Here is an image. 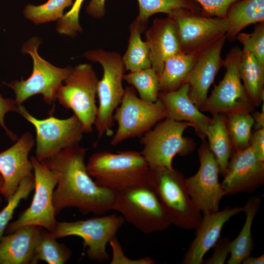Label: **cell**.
<instances>
[{
  "instance_id": "cell-1",
  "label": "cell",
  "mask_w": 264,
  "mask_h": 264,
  "mask_svg": "<svg viewBox=\"0 0 264 264\" xmlns=\"http://www.w3.org/2000/svg\"><path fill=\"white\" fill-rule=\"evenodd\" d=\"M88 150L76 145L42 161L58 174L53 194L56 216L69 207L84 215H102L113 209L116 191L97 185L91 178L85 163Z\"/></svg>"
},
{
  "instance_id": "cell-2",
  "label": "cell",
  "mask_w": 264,
  "mask_h": 264,
  "mask_svg": "<svg viewBox=\"0 0 264 264\" xmlns=\"http://www.w3.org/2000/svg\"><path fill=\"white\" fill-rule=\"evenodd\" d=\"M86 167L97 185L115 191L148 181L149 164L135 151L97 152L89 157Z\"/></svg>"
},
{
  "instance_id": "cell-3",
  "label": "cell",
  "mask_w": 264,
  "mask_h": 264,
  "mask_svg": "<svg viewBox=\"0 0 264 264\" xmlns=\"http://www.w3.org/2000/svg\"><path fill=\"white\" fill-rule=\"evenodd\" d=\"M83 55L88 60L99 63L103 70V76L98 83L99 104L94 124L99 140L105 134H112L113 114L125 92L122 82L126 69L122 57L116 51L92 49L86 51Z\"/></svg>"
},
{
  "instance_id": "cell-4",
  "label": "cell",
  "mask_w": 264,
  "mask_h": 264,
  "mask_svg": "<svg viewBox=\"0 0 264 264\" xmlns=\"http://www.w3.org/2000/svg\"><path fill=\"white\" fill-rule=\"evenodd\" d=\"M112 210L146 234L164 231L172 224L149 181L116 191Z\"/></svg>"
},
{
  "instance_id": "cell-5",
  "label": "cell",
  "mask_w": 264,
  "mask_h": 264,
  "mask_svg": "<svg viewBox=\"0 0 264 264\" xmlns=\"http://www.w3.org/2000/svg\"><path fill=\"white\" fill-rule=\"evenodd\" d=\"M148 181L156 192L171 223L184 229H196L201 212L189 196L183 175L167 168H150Z\"/></svg>"
},
{
  "instance_id": "cell-6",
  "label": "cell",
  "mask_w": 264,
  "mask_h": 264,
  "mask_svg": "<svg viewBox=\"0 0 264 264\" xmlns=\"http://www.w3.org/2000/svg\"><path fill=\"white\" fill-rule=\"evenodd\" d=\"M41 39L33 37L22 45V53L30 55L33 61V70L26 79L14 80L4 83L15 94V102L18 106L29 98L36 94H42L44 101L52 105L56 100L58 89L70 73L72 67H59L44 59L39 55L38 49Z\"/></svg>"
},
{
  "instance_id": "cell-7",
  "label": "cell",
  "mask_w": 264,
  "mask_h": 264,
  "mask_svg": "<svg viewBox=\"0 0 264 264\" xmlns=\"http://www.w3.org/2000/svg\"><path fill=\"white\" fill-rule=\"evenodd\" d=\"M193 125L168 118L157 123L145 133L140 141V152L150 168H173L176 155L185 156L194 150L196 145L191 138L183 136L185 131Z\"/></svg>"
},
{
  "instance_id": "cell-8",
  "label": "cell",
  "mask_w": 264,
  "mask_h": 264,
  "mask_svg": "<svg viewBox=\"0 0 264 264\" xmlns=\"http://www.w3.org/2000/svg\"><path fill=\"white\" fill-rule=\"evenodd\" d=\"M98 81L90 64H80L72 67L57 92L56 100L73 111L84 133L93 131L97 110L95 98Z\"/></svg>"
},
{
  "instance_id": "cell-9",
  "label": "cell",
  "mask_w": 264,
  "mask_h": 264,
  "mask_svg": "<svg viewBox=\"0 0 264 264\" xmlns=\"http://www.w3.org/2000/svg\"><path fill=\"white\" fill-rule=\"evenodd\" d=\"M167 116L165 107L160 99L154 102L146 101L137 96L133 87H127L113 114L118 128L110 144L115 146L129 138L141 137Z\"/></svg>"
},
{
  "instance_id": "cell-10",
  "label": "cell",
  "mask_w": 264,
  "mask_h": 264,
  "mask_svg": "<svg viewBox=\"0 0 264 264\" xmlns=\"http://www.w3.org/2000/svg\"><path fill=\"white\" fill-rule=\"evenodd\" d=\"M30 159L35 181L32 200L16 220L9 223L4 235L29 225L40 226L50 232L56 227L57 221L53 204V194L58 182V174L35 156H31Z\"/></svg>"
},
{
  "instance_id": "cell-11",
  "label": "cell",
  "mask_w": 264,
  "mask_h": 264,
  "mask_svg": "<svg viewBox=\"0 0 264 264\" xmlns=\"http://www.w3.org/2000/svg\"><path fill=\"white\" fill-rule=\"evenodd\" d=\"M124 220L122 216L112 214L75 221H57L50 233L57 239L71 236L81 238L88 258L103 263L110 258L107 243L116 236Z\"/></svg>"
},
{
  "instance_id": "cell-12",
  "label": "cell",
  "mask_w": 264,
  "mask_h": 264,
  "mask_svg": "<svg viewBox=\"0 0 264 264\" xmlns=\"http://www.w3.org/2000/svg\"><path fill=\"white\" fill-rule=\"evenodd\" d=\"M242 49L232 47L223 60L226 72L223 79L215 86L202 108L212 115L227 114L236 112H252L255 106L247 94L241 82L239 63Z\"/></svg>"
},
{
  "instance_id": "cell-13",
  "label": "cell",
  "mask_w": 264,
  "mask_h": 264,
  "mask_svg": "<svg viewBox=\"0 0 264 264\" xmlns=\"http://www.w3.org/2000/svg\"><path fill=\"white\" fill-rule=\"evenodd\" d=\"M20 113L35 128L36 132L35 157L42 161L67 147L78 145L84 133L75 114L66 119L53 116L39 119L31 115L22 105Z\"/></svg>"
},
{
  "instance_id": "cell-14",
  "label": "cell",
  "mask_w": 264,
  "mask_h": 264,
  "mask_svg": "<svg viewBox=\"0 0 264 264\" xmlns=\"http://www.w3.org/2000/svg\"><path fill=\"white\" fill-rule=\"evenodd\" d=\"M175 23L182 51L199 52L225 35L226 18L209 16L203 12L178 8L167 15Z\"/></svg>"
},
{
  "instance_id": "cell-15",
  "label": "cell",
  "mask_w": 264,
  "mask_h": 264,
  "mask_svg": "<svg viewBox=\"0 0 264 264\" xmlns=\"http://www.w3.org/2000/svg\"><path fill=\"white\" fill-rule=\"evenodd\" d=\"M198 150L200 166L197 173L185 178L191 199L203 214L219 210L225 193L219 181L220 168L205 140Z\"/></svg>"
},
{
  "instance_id": "cell-16",
  "label": "cell",
  "mask_w": 264,
  "mask_h": 264,
  "mask_svg": "<svg viewBox=\"0 0 264 264\" xmlns=\"http://www.w3.org/2000/svg\"><path fill=\"white\" fill-rule=\"evenodd\" d=\"M264 183V162L255 156L251 146L234 152L221 183L225 195L251 194Z\"/></svg>"
},
{
  "instance_id": "cell-17",
  "label": "cell",
  "mask_w": 264,
  "mask_h": 264,
  "mask_svg": "<svg viewBox=\"0 0 264 264\" xmlns=\"http://www.w3.org/2000/svg\"><path fill=\"white\" fill-rule=\"evenodd\" d=\"M34 145L33 135L26 132L11 147L0 153V174L4 181L0 192L6 202L15 194L23 179L34 177L32 164L28 156Z\"/></svg>"
},
{
  "instance_id": "cell-18",
  "label": "cell",
  "mask_w": 264,
  "mask_h": 264,
  "mask_svg": "<svg viewBox=\"0 0 264 264\" xmlns=\"http://www.w3.org/2000/svg\"><path fill=\"white\" fill-rule=\"evenodd\" d=\"M226 40L225 34L204 48L186 79L185 83L189 86V96L199 110L204 105L209 88L222 66L221 52Z\"/></svg>"
},
{
  "instance_id": "cell-19",
  "label": "cell",
  "mask_w": 264,
  "mask_h": 264,
  "mask_svg": "<svg viewBox=\"0 0 264 264\" xmlns=\"http://www.w3.org/2000/svg\"><path fill=\"white\" fill-rule=\"evenodd\" d=\"M243 211V206H226L222 210L203 214L196 229V237L185 252L181 263L202 264L205 254L220 239L225 223Z\"/></svg>"
},
{
  "instance_id": "cell-20",
  "label": "cell",
  "mask_w": 264,
  "mask_h": 264,
  "mask_svg": "<svg viewBox=\"0 0 264 264\" xmlns=\"http://www.w3.org/2000/svg\"><path fill=\"white\" fill-rule=\"evenodd\" d=\"M145 42L149 50L151 67L158 76L165 61L182 51L176 26L168 16L154 20L146 31Z\"/></svg>"
},
{
  "instance_id": "cell-21",
  "label": "cell",
  "mask_w": 264,
  "mask_h": 264,
  "mask_svg": "<svg viewBox=\"0 0 264 264\" xmlns=\"http://www.w3.org/2000/svg\"><path fill=\"white\" fill-rule=\"evenodd\" d=\"M189 86L185 83L178 89L168 92H159L158 99L164 105L166 118L191 123L197 134L205 140V131L212 118L202 113L189 96Z\"/></svg>"
},
{
  "instance_id": "cell-22",
  "label": "cell",
  "mask_w": 264,
  "mask_h": 264,
  "mask_svg": "<svg viewBox=\"0 0 264 264\" xmlns=\"http://www.w3.org/2000/svg\"><path fill=\"white\" fill-rule=\"evenodd\" d=\"M43 227L29 225L0 240V264H37L35 248Z\"/></svg>"
},
{
  "instance_id": "cell-23",
  "label": "cell",
  "mask_w": 264,
  "mask_h": 264,
  "mask_svg": "<svg viewBox=\"0 0 264 264\" xmlns=\"http://www.w3.org/2000/svg\"><path fill=\"white\" fill-rule=\"evenodd\" d=\"M226 18L229 22L226 40L233 42L245 27L264 22V0H239L230 6Z\"/></svg>"
},
{
  "instance_id": "cell-24",
  "label": "cell",
  "mask_w": 264,
  "mask_h": 264,
  "mask_svg": "<svg viewBox=\"0 0 264 264\" xmlns=\"http://www.w3.org/2000/svg\"><path fill=\"white\" fill-rule=\"evenodd\" d=\"M201 51L195 52L181 51L168 58L159 76V92L173 91L185 84Z\"/></svg>"
},
{
  "instance_id": "cell-25",
  "label": "cell",
  "mask_w": 264,
  "mask_h": 264,
  "mask_svg": "<svg viewBox=\"0 0 264 264\" xmlns=\"http://www.w3.org/2000/svg\"><path fill=\"white\" fill-rule=\"evenodd\" d=\"M205 131L208 147L218 162L220 173L225 175L233 149L228 132L225 114L213 115Z\"/></svg>"
},
{
  "instance_id": "cell-26",
  "label": "cell",
  "mask_w": 264,
  "mask_h": 264,
  "mask_svg": "<svg viewBox=\"0 0 264 264\" xmlns=\"http://www.w3.org/2000/svg\"><path fill=\"white\" fill-rule=\"evenodd\" d=\"M261 203L259 196L250 197L243 206L246 215L244 224L238 236L232 241L230 257L227 264H240L250 256L253 248L254 242L251 234V227L255 217Z\"/></svg>"
},
{
  "instance_id": "cell-27",
  "label": "cell",
  "mask_w": 264,
  "mask_h": 264,
  "mask_svg": "<svg viewBox=\"0 0 264 264\" xmlns=\"http://www.w3.org/2000/svg\"><path fill=\"white\" fill-rule=\"evenodd\" d=\"M147 25V22L136 18L129 27L128 47L122 57L126 70L130 72L151 67L148 46L141 36Z\"/></svg>"
},
{
  "instance_id": "cell-28",
  "label": "cell",
  "mask_w": 264,
  "mask_h": 264,
  "mask_svg": "<svg viewBox=\"0 0 264 264\" xmlns=\"http://www.w3.org/2000/svg\"><path fill=\"white\" fill-rule=\"evenodd\" d=\"M239 73L247 94L255 106H259L264 99V65L250 52L242 51Z\"/></svg>"
},
{
  "instance_id": "cell-29",
  "label": "cell",
  "mask_w": 264,
  "mask_h": 264,
  "mask_svg": "<svg viewBox=\"0 0 264 264\" xmlns=\"http://www.w3.org/2000/svg\"><path fill=\"white\" fill-rule=\"evenodd\" d=\"M72 255L70 249L59 243L51 233L43 228L35 248V259L38 263L43 261L48 264H65Z\"/></svg>"
},
{
  "instance_id": "cell-30",
  "label": "cell",
  "mask_w": 264,
  "mask_h": 264,
  "mask_svg": "<svg viewBox=\"0 0 264 264\" xmlns=\"http://www.w3.org/2000/svg\"><path fill=\"white\" fill-rule=\"evenodd\" d=\"M226 126L233 152L250 146L254 120L249 112H236L225 114Z\"/></svg>"
},
{
  "instance_id": "cell-31",
  "label": "cell",
  "mask_w": 264,
  "mask_h": 264,
  "mask_svg": "<svg viewBox=\"0 0 264 264\" xmlns=\"http://www.w3.org/2000/svg\"><path fill=\"white\" fill-rule=\"evenodd\" d=\"M123 80L136 90L141 99L149 102H154L158 100L159 76L151 67L125 74Z\"/></svg>"
},
{
  "instance_id": "cell-32",
  "label": "cell",
  "mask_w": 264,
  "mask_h": 264,
  "mask_svg": "<svg viewBox=\"0 0 264 264\" xmlns=\"http://www.w3.org/2000/svg\"><path fill=\"white\" fill-rule=\"evenodd\" d=\"M73 0H47L38 5L28 4L23 10L24 17L35 24L58 21L64 15L65 9L71 6Z\"/></svg>"
},
{
  "instance_id": "cell-33",
  "label": "cell",
  "mask_w": 264,
  "mask_h": 264,
  "mask_svg": "<svg viewBox=\"0 0 264 264\" xmlns=\"http://www.w3.org/2000/svg\"><path fill=\"white\" fill-rule=\"evenodd\" d=\"M139 13L136 18L147 22L150 17L157 13L169 14L178 8L203 12L199 5L193 0H137Z\"/></svg>"
},
{
  "instance_id": "cell-34",
  "label": "cell",
  "mask_w": 264,
  "mask_h": 264,
  "mask_svg": "<svg viewBox=\"0 0 264 264\" xmlns=\"http://www.w3.org/2000/svg\"><path fill=\"white\" fill-rule=\"evenodd\" d=\"M34 177L28 176L23 179L15 194L0 212V240L3 236L5 229L12 220L14 212L21 201L28 198L29 194L34 189Z\"/></svg>"
},
{
  "instance_id": "cell-35",
  "label": "cell",
  "mask_w": 264,
  "mask_h": 264,
  "mask_svg": "<svg viewBox=\"0 0 264 264\" xmlns=\"http://www.w3.org/2000/svg\"><path fill=\"white\" fill-rule=\"evenodd\" d=\"M236 39L243 45L242 51L250 52L264 65V22L257 23L251 33L240 32Z\"/></svg>"
},
{
  "instance_id": "cell-36",
  "label": "cell",
  "mask_w": 264,
  "mask_h": 264,
  "mask_svg": "<svg viewBox=\"0 0 264 264\" xmlns=\"http://www.w3.org/2000/svg\"><path fill=\"white\" fill-rule=\"evenodd\" d=\"M85 0H74L70 10L57 21L56 30L61 34L74 38L82 33L83 28L79 22V14Z\"/></svg>"
},
{
  "instance_id": "cell-37",
  "label": "cell",
  "mask_w": 264,
  "mask_h": 264,
  "mask_svg": "<svg viewBox=\"0 0 264 264\" xmlns=\"http://www.w3.org/2000/svg\"><path fill=\"white\" fill-rule=\"evenodd\" d=\"M201 6L206 15L226 18L228 9L234 3L241 0H193Z\"/></svg>"
},
{
  "instance_id": "cell-38",
  "label": "cell",
  "mask_w": 264,
  "mask_h": 264,
  "mask_svg": "<svg viewBox=\"0 0 264 264\" xmlns=\"http://www.w3.org/2000/svg\"><path fill=\"white\" fill-rule=\"evenodd\" d=\"M232 240L227 237L220 238L214 247L212 256L203 261L205 264H223L230 254Z\"/></svg>"
},
{
  "instance_id": "cell-39",
  "label": "cell",
  "mask_w": 264,
  "mask_h": 264,
  "mask_svg": "<svg viewBox=\"0 0 264 264\" xmlns=\"http://www.w3.org/2000/svg\"><path fill=\"white\" fill-rule=\"evenodd\" d=\"M10 111H16L19 113V106L14 99L4 98L0 94V126L4 130L6 134L11 140L15 141L18 138L7 128L4 122V117L5 114Z\"/></svg>"
},
{
  "instance_id": "cell-40",
  "label": "cell",
  "mask_w": 264,
  "mask_h": 264,
  "mask_svg": "<svg viewBox=\"0 0 264 264\" xmlns=\"http://www.w3.org/2000/svg\"><path fill=\"white\" fill-rule=\"evenodd\" d=\"M250 146L256 157L264 162V128L256 131L251 135Z\"/></svg>"
},
{
  "instance_id": "cell-41",
  "label": "cell",
  "mask_w": 264,
  "mask_h": 264,
  "mask_svg": "<svg viewBox=\"0 0 264 264\" xmlns=\"http://www.w3.org/2000/svg\"><path fill=\"white\" fill-rule=\"evenodd\" d=\"M106 0H91L86 7L87 14L92 18L101 19L106 14Z\"/></svg>"
},
{
  "instance_id": "cell-42",
  "label": "cell",
  "mask_w": 264,
  "mask_h": 264,
  "mask_svg": "<svg viewBox=\"0 0 264 264\" xmlns=\"http://www.w3.org/2000/svg\"><path fill=\"white\" fill-rule=\"evenodd\" d=\"M252 117L255 123V130L264 128V104H263L261 112L256 111L253 113Z\"/></svg>"
},
{
  "instance_id": "cell-43",
  "label": "cell",
  "mask_w": 264,
  "mask_h": 264,
  "mask_svg": "<svg viewBox=\"0 0 264 264\" xmlns=\"http://www.w3.org/2000/svg\"><path fill=\"white\" fill-rule=\"evenodd\" d=\"M242 264H264V255L259 257H253L250 256L244 259Z\"/></svg>"
},
{
  "instance_id": "cell-44",
  "label": "cell",
  "mask_w": 264,
  "mask_h": 264,
  "mask_svg": "<svg viewBox=\"0 0 264 264\" xmlns=\"http://www.w3.org/2000/svg\"><path fill=\"white\" fill-rule=\"evenodd\" d=\"M3 182L4 181H3V177L0 174V205L2 201V196L1 194L0 190H1V188L3 184Z\"/></svg>"
}]
</instances>
